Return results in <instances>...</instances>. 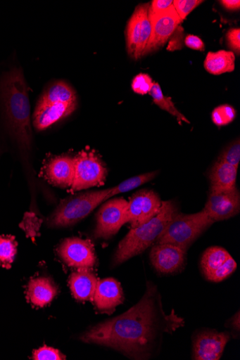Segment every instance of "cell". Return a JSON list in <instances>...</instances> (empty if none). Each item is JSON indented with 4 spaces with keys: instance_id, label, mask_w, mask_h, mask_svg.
Returning <instances> with one entry per match:
<instances>
[{
    "instance_id": "18",
    "label": "cell",
    "mask_w": 240,
    "mask_h": 360,
    "mask_svg": "<svg viewBox=\"0 0 240 360\" xmlns=\"http://www.w3.org/2000/svg\"><path fill=\"white\" fill-rule=\"evenodd\" d=\"M58 288L48 277H39L30 281L27 288V299L32 305L43 308L57 295Z\"/></svg>"
},
{
    "instance_id": "2",
    "label": "cell",
    "mask_w": 240,
    "mask_h": 360,
    "mask_svg": "<svg viewBox=\"0 0 240 360\" xmlns=\"http://www.w3.org/2000/svg\"><path fill=\"white\" fill-rule=\"evenodd\" d=\"M0 108L6 136L25 158L32 142L30 106L27 82L17 65L0 75Z\"/></svg>"
},
{
    "instance_id": "32",
    "label": "cell",
    "mask_w": 240,
    "mask_h": 360,
    "mask_svg": "<svg viewBox=\"0 0 240 360\" xmlns=\"http://www.w3.org/2000/svg\"><path fill=\"white\" fill-rule=\"evenodd\" d=\"M227 41L228 46L232 49L236 54L240 53V29L232 28L229 30L227 34Z\"/></svg>"
},
{
    "instance_id": "13",
    "label": "cell",
    "mask_w": 240,
    "mask_h": 360,
    "mask_svg": "<svg viewBox=\"0 0 240 360\" xmlns=\"http://www.w3.org/2000/svg\"><path fill=\"white\" fill-rule=\"evenodd\" d=\"M149 17L152 26L151 36L144 56L163 47L173 36L174 32L182 22L174 6Z\"/></svg>"
},
{
    "instance_id": "27",
    "label": "cell",
    "mask_w": 240,
    "mask_h": 360,
    "mask_svg": "<svg viewBox=\"0 0 240 360\" xmlns=\"http://www.w3.org/2000/svg\"><path fill=\"white\" fill-rule=\"evenodd\" d=\"M236 110L229 105H223L216 108L212 114L213 122L219 126H225L231 123L236 117Z\"/></svg>"
},
{
    "instance_id": "6",
    "label": "cell",
    "mask_w": 240,
    "mask_h": 360,
    "mask_svg": "<svg viewBox=\"0 0 240 360\" xmlns=\"http://www.w3.org/2000/svg\"><path fill=\"white\" fill-rule=\"evenodd\" d=\"M215 223L202 211L192 214L177 213L165 228L156 243L177 245L186 252Z\"/></svg>"
},
{
    "instance_id": "14",
    "label": "cell",
    "mask_w": 240,
    "mask_h": 360,
    "mask_svg": "<svg viewBox=\"0 0 240 360\" xmlns=\"http://www.w3.org/2000/svg\"><path fill=\"white\" fill-rule=\"evenodd\" d=\"M151 264L162 275H172L181 272L187 261V252L169 243H156L151 251Z\"/></svg>"
},
{
    "instance_id": "12",
    "label": "cell",
    "mask_w": 240,
    "mask_h": 360,
    "mask_svg": "<svg viewBox=\"0 0 240 360\" xmlns=\"http://www.w3.org/2000/svg\"><path fill=\"white\" fill-rule=\"evenodd\" d=\"M231 337L228 332H218L215 330L197 332L192 338V359H220Z\"/></svg>"
},
{
    "instance_id": "37",
    "label": "cell",
    "mask_w": 240,
    "mask_h": 360,
    "mask_svg": "<svg viewBox=\"0 0 240 360\" xmlns=\"http://www.w3.org/2000/svg\"><path fill=\"white\" fill-rule=\"evenodd\" d=\"M230 326L233 329L234 332H239V311H238L237 313L230 319Z\"/></svg>"
},
{
    "instance_id": "28",
    "label": "cell",
    "mask_w": 240,
    "mask_h": 360,
    "mask_svg": "<svg viewBox=\"0 0 240 360\" xmlns=\"http://www.w3.org/2000/svg\"><path fill=\"white\" fill-rule=\"evenodd\" d=\"M218 161L229 163V165L238 168L240 161V142L239 139L225 150Z\"/></svg>"
},
{
    "instance_id": "22",
    "label": "cell",
    "mask_w": 240,
    "mask_h": 360,
    "mask_svg": "<svg viewBox=\"0 0 240 360\" xmlns=\"http://www.w3.org/2000/svg\"><path fill=\"white\" fill-rule=\"evenodd\" d=\"M143 4L137 7L126 27V44L128 55L134 59L140 39Z\"/></svg>"
},
{
    "instance_id": "10",
    "label": "cell",
    "mask_w": 240,
    "mask_h": 360,
    "mask_svg": "<svg viewBox=\"0 0 240 360\" xmlns=\"http://www.w3.org/2000/svg\"><path fill=\"white\" fill-rule=\"evenodd\" d=\"M57 252L68 266L77 270H92L96 263L94 245L89 240L67 238L60 244Z\"/></svg>"
},
{
    "instance_id": "21",
    "label": "cell",
    "mask_w": 240,
    "mask_h": 360,
    "mask_svg": "<svg viewBox=\"0 0 240 360\" xmlns=\"http://www.w3.org/2000/svg\"><path fill=\"white\" fill-rule=\"evenodd\" d=\"M204 68L213 75L232 72L235 68L234 53L225 50L209 52L204 60Z\"/></svg>"
},
{
    "instance_id": "8",
    "label": "cell",
    "mask_w": 240,
    "mask_h": 360,
    "mask_svg": "<svg viewBox=\"0 0 240 360\" xmlns=\"http://www.w3.org/2000/svg\"><path fill=\"white\" fill-rule=\"evenodd\" d=\"M162 202L152 190L142 189L134 193L127 202L125 223L134 228L148 222L159 213Z\"/></svg>"
},
{
    "instance_id": "30",
    "label": "cell",
    "mask_w": 240,
    "mask_h": 360,
    "mask_svg": "<svg viewBox=\"0 0 240 360\" xmlns=\"http://www.w3.org/2000/svg\"><path fill=\"white\" fill-rule=\"evenodd\" d=\"M203 1L201 0H175L173 6L183 21Z\"/></svg>"
},
{
    "instance_id": "9",
    "label": "cell",
    "mask_w": 240,
    "mask_h": 360,
    "mask_svg": "<svg viewBox=\"0 0 240 360\" xmlns=\"http://www.w3.org/2000/svg\"><path fill=\"white\" fill-rule=\"evenodd\" d=\"M127 205V202L125 199L116 198L101 206L96 215L94 238L108 240L118 233L125 224Z\"/></svg>"
},
{
    "instance_id": "11",
    "label": "cell",
    "mask_w": 240,
    "mask_h": 360,
    "mask_svg": "<svg viewBox=\"0 0 240 360\" xmlns=\"http://www.w3.org/2000/svg\"><path fill=\"white\" fill-rule=\"evenodd\" d=\"M201 268L206 278L211 282L220 283L232 275L237 265L227 250L214 246L203 252Z\"/></svg>"
},
{
    "instance_id": "26",
    "label": "cell",
    "mask_w": 240,
    "mask_h": 360,
    "mask_svg": "<svg viewBox=\"0 0 240 360\" xmlns=\"http://www.w3.org/2000/svg\"><path fill=\"white\" fill-rule=\"evenodd\" d=\"M18 243L11 236L0 237V266L10 269L17 253Z\"/></svg>"
},
{
    "instance_id": "5",
    "label": "cell",
    "mask_w": 240,
    "mask_h": 360,
    "mask_svg": "<svg viewBox=\"0 0 240 360\" xmlns=\"http://www.w3.org/2000/svg\"><path fill=\"white\" fill-rule=\"evenodd\" d=\"M111 198L110 188L78 193L63 200L49 217L52 228L75 225L89 215L100 204Z\"/></svg>"
},
{
    "instance_id": "15",
    "label": "cell",
    "mask_w": 240,
    "mask_h": 360,
    "mask_svg": "<svg viewBox=\"0 0 240 360\" xmlns=\"http://www.w3.org/2000/svg\"><path fill=\"white\" fill-rule=\"evenodd\" d=\"M204 212L215 222L229 219L240 212V193L237 188L229 191H210Z\"/></svg>"
},
{
    "instance_id": "3",
    "label": "cell",
    "mask_w": 240,
    "mask_h": 360,
    "mask_svg": "<svg viewBox=\"0 0 240 360\" xmlns=\"http://www.w3.org/2000/svg\"><path fill=\"white\" fill-rule=\"evenodd\" d=\"M179 212L175 202H162L160 210L155 217L142 225L131 228L128 234L119 243L113 260V266L123 264L155 245L169 222Z\"/></svg>"
},
{
    "instance_id": "4",
    "label": "cell",
    "mask_w": 240,
    "mask_h": 360,
    "mask_svg": "<svg viewBox=\"0 0 240 360\" xmlns=\"http://www.w3.org/2000/svg\"><path fill=\"white\" fill-rule=\"evenodd\" d=\"M77 108L75 91L67 83L59 81L42 93L32 115V124L42 132L71 115Z\"/></svg>"
},
{
    "instance_id": "34",
    "label": "cell",
    "mask_w": 240,
    "mask_h": 360,
    "mask_svg": "<svg viewBox=\"0 0 240 360\" xmlns=\"http://www.w3.org/2000/svg\"><path fill=\"white\" fill-rule=\"evenodd\" d=\"M181 27H182L179 25L174 32V37H172V39H171L170 42L169 43L168 50L175 51L182 49L183 30L182 29L180 30Z\"/></svg>"
},
{
    "instance_id": "24",
    "label": "cell",
    "mask_w": 240,
    "mask_h": 360,
    "mask_svg": "<svg viewBox=\"0 0 240 360\" xmlns=\"http://www.w3.org/2000/svg\"><path fill=\"white\" fill-rule=\"evenodd\" d=\"M150 4H143V11L141 17V35L137 49L134 59L138 60L144 56V51L149 44L151 36V22L149 17Z\"/></svg>"
},
{
    "instance_id": "23",
    "label": "cell",
    "mask_w": 240,
    "mask_h": 360,
    "mask_svg": "<svg viewBox=\"0 0 240 360\" xmlns=\"http://www.w3.org/2000/svg\"><path fill=\"white\" fill-rule=\"evenodd\" d=\"M149 94L152 96L155 104L160 109L176 117L179 122L190 124V121L176 108L170 98L164 96L158 83H153Z\"/></svg>"
},
{
    "instance_id": "19",
    "label": "cell",
    "mask_w": 240,
    "mask_h": 360,
    "mask_svg": "<svg viewBox=\"0 0 240 360\" xmlns=\"http://www.w3.org/2000/svg\"><path fill=\"white\" fill-rule=\"evenodd\" d=\"M97 282V278L89 269L77 270L68 279L73 297L80 302L93 301Z\"/></svg>"
},
{
    "instance_id": "29",
    "label": "cell",
    "mask_w": 240,
    "mask_h": 360,
    "mask_svg": "<svg viewBox=\"0 0 240 360\" xmlns=\"http://www.w3.org/2000/svg\"><path fill=\"white\" fill-rule=\"evenodd\" d=\"M153 82L151 77L147 74L137 75L132 82V89L134 92L141 95L149 94Z\"/></svg>"
},
{
    "instance_id": "20",
    "label": "cell",
    "mask_w": 240,
    "mask_h": 360,
    "mask_svg": "<svg viewBox=\"0 0 240 360\" xmlns=\"http://www.w3.org/2000/svg\"><path fill=\"white\" fill-rule=\"evenodd\" d=\"M237 169L229 163L217 161L209 174L210 191H229L236 188Z\"/></svg>"
},
{
    "instance_id": "36",
    "label": "cell",
    "mask_w": 240,
    "mask_h": 360,
    "mask_svg": "<svg viewBox=\"0 0 240 360\" xmlns=\"http://www.w3.org/2000/svg\"><path fill=\"white\" fill-rule=\"evenodd\" d=\"M220 3L226 9L229 11L239 10L240 8L239 0H222Z\"/></svg>"
},
{
    "instance_id": "35",
    "label": "cell",
    "mask_w": 240,
    "mask_h": 360,
    "mask_svg": "<svg viewBox=\"0 0 240 360\" xmlns=\"http://www.w3.org/2000/svg\"><path fill=\"white\" fill-rule=\"evenodd\" d=\"M186 46L193 50L203 51L205 46L203 41L196 36L189 35L185 39Z\"/></svg>"
},
{
    "instance_id": "31",
    "label": "cell",
    "mask_w": 240,
    "mask_h": 360,
    "mask_svg": "<svg viewBox=\"0 0 240 360\" xmlns=\"http://www.w3.org/2000/svg\"><path fill=\"white\" fill-rule=\"evenodd\" d=\"M35 360H61L65 356L58 349L49 347H43L33 352Z\"/></svg>"
},
{
    "instance_id": "16",
    "label": "cell",
    "mask_w": 240,
    "mask_h": 360,
    "mask_svg": "<svg viewBox=\"0 0 240 360\" xmlns=\"http://www.w3.org/2000/svg\"><path fill=\"white\" fill-rule=\"evenodd\" d=\"M123 301V290L117 280L112 278L98 280L92 302L99 311L112 314Z\"/></svg>"
},
{
    "instance_id": "25",
    "label": "cell",
    "mask_w": 240,
    "mask_h": 360,
    "mask_svg": "<svg viewBox=\"0 0 240 360\" xmlns=\"http://www.w3.org/2000/svg\"><path fill=\"white\" fill-rule=\"evenodd\" d=\"M156 176L157 172H153L127 179L119 185L110 188L111 198L118 194L128 192L148 182H150L153 180Z\"/></svg>"
},
{
    "instance_id": "1",
    "label": "cell",
    "mask_w": 240,
    "mask_h": 360,
    "mask_svg": "<svg viewBox=\"0 0 240 360\" xmlns=\"http://www.w3.org/2000/svg\"><path fill=\"white\" fill-rule=\"evenodd\" d=\"M185 326L175 309L166 313L158 287L149 281L144 297L124 314L101 322L82 335L85 343L117 350L132 359H150L163 338Z\"/></svg>"
},
{
    "instance_id": "17",
    "label": "cell",
    "mask_w": 240,
    "mask_h": 360,
    "mask_svg": "<svg viewBox=\"0 0 240 360\" xmlns=\"http://www.w3.org/2000/svg\"><path fill=\"white\" fill-rule=\"evenodd\" d=\"M75 174V159L58 156L51 159L46 167L45 177L54 186L67 188L72 186Z\"/></svg>"
},
{
    "instance_id": "7",
    "label": "cell",
    "mask_w": 240,
    "mask_h": 360,
    "mask_svg": "<svg viewBox=\"0 0 240 360\" xmlns=\"http://www.w3.org/2000/svg\"><path fill=\"white\" fill-rule=\"evenodd\" d=\"M75 159V179L72 191L87 189L105 184L108 171L100 158L94 153L82 151Z\"/></svg>"
},
{
    "instance_id": "33",
    "label": "cell",
    "mask_w": 240,
    "mask_h": 360,
    "mask_svg": "<svg viewBox=\"0 0 240 360\" xmlns=\"http://www.w3.org/2000/svg\"><path fill=\"white\" fill-rule=\"evenodd\" d=\"M173 0H153L150 4L149 15H153L168 9L173 6Z\"/></svg>"
}]
</instances>
